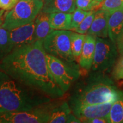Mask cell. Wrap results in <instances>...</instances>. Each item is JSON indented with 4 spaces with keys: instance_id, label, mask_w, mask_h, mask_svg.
<instances>
[{
    "instance_id": "1",
    "label": "cell",
    "mask_w": 123,
    "mask_h": 123,
    "mask_svg": "<svg viewBox=\"0 0 123 123\" xmlns=\"http://www.w3.org/2000/svg\"><path fill=\"white\" fill-rule=\"evenodd\" d=\"M0 70L51 99L64 96L51 73L43 41L37 40L10 52L0 61Z\"/></svg>"
},
{
    "instance_id": "2",
    "label": "cell",
    "mask_w": 123,
    "mask_h": 123,
    "mask_svg": "<svg viewBox=\"0 0 123 123\" xmlns=\"http://www.w3.org/2000/svg\"><path fill=\"white\" fill-rule=\"evenodd\" d=\"M51 100L0 70V113L28 111Z\"/></svg>"
},
{
    "instance_id": "3",
    "label": "cell",
    "mask_w": 123,
    "mask_h": 123,
    "mask_svg": "<svg viewBox=\"0 0 123 123\" xmlns=\"http://www.w3.org/2000/svg\"><path fill=\"white\" fill-rule=\"evenodd\" d=\"M122 91L105 73L94 72L87 80L76 86L71 95L68 104L71 107L114 102Z\"/></svg>"
},
{
    "instance_id": "4",
    "label": "cell",
    "mask_w": 123,
    "mask_h": 123,
    "mask_svg": "<svg viewBox=\"0 0 123 123\" xmlns=\"http://www.w3.org/2000/svg\"><path fill=\"white\" fill-rule=\"evenodd\" d=\"M43 2V0H19L5 13L2 27L10 30L34 21L42 10Z\"/></svg>"
},
{
    "instance_id": "5",
    "label": "cell",
    "mask_w": 123,
    "mask_h": 123,
    "mask_svg": "<svg viewBox=\"0 0 123 123\" xmlns=\"http://www.w3.org/2000/svg\"><path fill=\"white\" fill-rule=\"evenodd\" d=\"M49 68L60 88L64 93L80 76V70L76 62H68L62 61L46 53Z\"/></svg>"
},
{
    "instance_id": "6",
    "label": "cell",
    "mask_w": 123,
    "mask_h": 123,
    "mask_svg": "<svg viewBox=\"0 0 123 123\" xmlns=\"http://www.w3.org/2000/svg\"><path fill=\"white\" fill-rule=\"evenodd\" d=\"M71 31L54 30L43 40L46 53L62 61L76 62L71 50Z\"/></svg>"
},
{
    "instance_id": "7",
    "label": "cell",
    "mask_w": 123,
    "mask_h": 123,
    "mask_svg": "<svg viewBox=\"0 0 123 123\" xmlns=\"http://www.w3.org/2000/svg\"><path fill=\"white\" fill-rule=\"evenodd\" d=\"M116 44L109 38L96 37L94 58L91 67L93 72H110L117 59Z\"/></svg>"
},
{
    "instance_id": "8",
    "label": "cell",
    "mask_w": 123,
    "mask_h": 123,
    "mask_svg": "<svg viewBox=\"0 0 123 123\" xmlns=\"http://www.w3.org/2000/svg\"><path fill=\"white\" fill-rule=\"evenodd\" d=\"M56 103L50 102L31 110L0 113V123H47L50 112Z\"/></svg>"
},
{
    "instance_id": "9",
    "label": "cell",
    "mask_w": 123,
    "mask_h": 123,
    "mask_svg": "<svg viewBox=\"0 0 123 123\" xmlns=\"http://www.w3.org/2000/svg\"><path fill=\"white\" fill-rule=\"evenodd\" d=\"M9 38L11 51L24 45L36 41L35 35V22L9 30Z\"/></svg>"
},
{
    "instance_id": "10",
    "label": "cell",
    "mask_w": 123,
    "mask_h": 123,
    "mask_svg": "<svg viewBox=\"0 0 123 123\" xmlns=\"http://www.w3.org/2000/svg\"><path fill=\"white\" fill-rule=\"evenodd\" d=\"M113 102L88 104L71 107L72 113L79 118L81 122L84 120L99 117H108Z\"/></svg>"
},
{
    "instance_id": "11",
    "label": "cell",
    "mask_w": 123,
    "mask_h": 123,
    "mask_svg": "<svg viewBox=\"0 0 123 123\" xmlns=\"http://www.w3.org/2000/svg\"><path fill=\"white\" fill-rule=\"evenodd\" d=\"M110 12L100 8L96 11L94 19L87 34L96 37L108 38V18Z\"/></svg>"
},
{
    "instance_id": "12",
    "label": "cell",
    "mask_w": 123,
    "mask_h": 123,
    "mask_svg": "<svg viewBox=\"0 0 123 123\" xmlns=\"http://www.w3.org/2000/svg\"><path fill=\"white\" fill-rule=\"evenodd\" d=\"M96 37L86 34L81 54L78 62L79 66L86 71L91 70L94 58Z\"/></svg>"
},
{
    "instance_id": "13",
    "label": "cell",
    "mask_w": 123,
    "mask_h": 123,
    "mask_svg": "<svg viewBox=\"0 0 123 123\" xmlns=\"http://www.w3.org/2000/svg\"><path fill=\"white\" fill-rule=\"evenodd\" d=\"M76 0H44L42 11L47 13H72L76 9Z\"/></svg>"
},
{
    "instance_id": "14",
    "label": "cell",
    "mask_w": 123,
    "mask_h": 123,
    "mask_svg": "<svg viewBox=\"0 0 123 123\" xmlns=\"http://www.w3.org/2000/svg\"><path fill=\"white\" fill-rule=\"evenodd\" d=\"M123 30V6L110 13L108 18V38L115 44Z\"/></svg>"
},
{
    "instance_id": "15",
    "label": "cell",
    "mask_w": 123,
    "mask_h": 123,
    "mask_svg": "<svg viewBox=\"0 0 123 123\" xmlns=\"http://www.w3.org/2000/svg\"><path fill=\"white\" fill-rule=\"evenodd\" d=\"M35 35L36 41H43L54 30L50 25V13L41 10L34 20Z\"/></svg>"
},
{
    "instance_id": "16",
    "label": "cell",
    "mask_w": 123,
    "mask_h": 123,
    "mask_svg": "<svg viewBox=\"0 0 123 123\" xmlns=\"http://www.w3.org/2000/svg\"><path fill=\"white\" fill-rule=\"evenodd\" d=\"M72 113L68 103L62 101L56 103L50 112L49 123H65L69 115Z\"/></svg>"
},
{
    "instance_id": "17",
    "label": "cell",
    "mask_w": 123,
    "mask_h": 123,
    "mask_svg": "<svg viewBox=\"0 0 123 123\" xmlns=\"http://www.w3.org/2000/svg\"><path fill=\"white\" fill-rule=\"evenodd\" d=\"M72 13L55 12L50 14V25L54 30H71Z\"/></svg>"
},
{
    "instance_id": "18",
    "label": "cell",
    "mask_w": 123,
    "mask_h": 123,
    "mask_svg": "<svg viewBox=\"0 0 123 123\" xmlns=\"http://www.w3.org/2000/svg\"><path fill=\"white\" fill-rule=\"evenodd\" d=\"M109 117L110 123H123V91L112 104Z\"/></svg>"
},
{
    "instance_id": "19",
    "label": "cell",
    "mask_w": 123,
    "mask_h": 123,
    "mask_svg": "<svg viewBox=\"0 0 123 123\" xmlns=\"http://www.w3.org/2000/svg\"><path fill=\"white\" fill-rule=\"evenodd\" d=\"M86 34H82L76 32H72L70 34L71 50L74 58L76 61L79 59L84 44Z\"/></svg>"
},
{
    "instance_id": "20",
    "label": "cell",
    "mask_w": 123,
    "mask_h": 123,
    "mask_svg": "<svg viewBox=\"0 0 123 123\" xmlns=\"http://www.w3.org/2000/svg\"><path fill=\"white\" fill-rule=\"evenodd\" d=\"M11 52L9 30L0 26V61Z\"/></svg>"
},
{
    "instance_id": "21",
    "label": "cell",
    "mask_w": 123,
    "mask_h": 123,
    "mask_svg": "<svg viewBox=\"0 0 123 123\" xmlns=\"http://www.w3.org/2000/svg\"><path fill=\"white\" fill-rule=\"evenodd\" d=\"M91 12V11H85L82 9L76 7L74 11L72 13L71 25V30H75L79 26L83 20Z\"/></svg>"
},
{
    "instance_id": "22",
    "label": "cell",
    "mask_w": 123,
    "mask_h": 123,
    "mask_svg": "<svg viewBox=\"0 0 123 123\" xmlns=\"http://www.w3.org/2000/svg\"><path fill=\"white\" fill-rule=\"evenodd\" d=\"M96 10H92L90 12V13L88 15H87L85 18L83 20V21L80 23L79 26L75 29V30H74V31L76 33L82 34H86L90 29L92 22H93Z\"/></svg>"
},
{
    "instance_id": "23",
    "label": "cell",
    "mask_w": 123,
    "mask_h": 123,
    "mask_svg": "<svg viewBox=\"0 0 123 123\" xmlns=\"http://www.w3.org/2000/svg\"><path fill=\"white\" fill-rule=\"evenodd\" d=\"M102 3L96 2L93 0H76V7L85 11H92L101 8Z\"/></svg>"
},
{
    "instance_id": "24",
    "label": "cell",
    "mask_w": 123,
    "mask_h": 123,
    "mask_svg": "<svg viewBox=\"0 0 123 123\" xmlns=\"http://www.w3.org/2000/svg\"><path fill=\"white\" fill-rule=\"evenodd\" d=\"M112 76L116 80H123V54L117 58L112 69Z\"/></svg>"
},
{
    "instance_id": "25",
    "label": "cell",
    "mask_w": 123,
    "mask_h": 123,
    "mask_svg": "<svg viewBox=\"0 0 123 123\" xmlns=\"http://www.w3.org/2000/svg\"><path fill=\"white\" fill-rule=\"evenodd\" d=\"M123 6V0H104L101 8L110 13Z\"/></svg>"
},
{
    "instance_id": "26",
    "label": "cell",
    "mask_w": 123,
    "mask_h": 123,
    "mask_svg": "<svg viewBox=\"0 0 123 123\" xmlns=\"http://www.w3.org/2000/svg\"><path fill=\"white\" fill-rule=\"evenodd\" d=\"M19 0H0V9L4 10H11Z\"/></svg>"
},
{
    "instance_id": "27",
    "label": "cell",
    "mask_w": 123,
    "mask_h": 123,
    "mask_svg": "<svg viewBox=\"0 0 123 123\" xmlns=\"http://www.w3.org/2000/svg\"><path fill=\"white\" fill-rule=\"evenodd\" d=\"M82 123H110V117H99L84 120Z\"/></svg>"
},
{
    "instance_id": "28",
    "label": "cell",
    "mask_w": 123,
    "mask_h": 123,
    "mask_svg": "<svg viewBox=\"0 0 123 123\" xmlns=\"http://www.w3.org/2000/svg\"><path fill=\"white\" fill-rule=\"evenodd\" d=\"M117 50L120 54H123V30L117 37L115 42Z\"/></svg>"
},
{
    "instance_id": "29",
    "label": "cell",
    "mask_w": 123,
    "mask_h": 123,
    "mask_svg": "<svg viewBox=\"0 0 123 123\" xmlns=\"http://www.w3.org/2000/svg\"><path fill=\"white\" fill-rule=\"evenodd\" d=\"M66 123H81L79 118H78L74 114L71 113L67 118Z\"/></svg>"
},
{
    "instance_id": "30",
    "label": "cell",
    "mask_w": 123,
    "mask_h": 123,
    "mask_svg": "<svg viewBox=\"0 0 123 123\" xmlns=\"http://www.w3.org/2000/svg\"><path fill=\"white\" fill-rule=\"evenodd\" d=\"M3 21H4V18H3V17L2 16L0 17V26H2V25L3 24Z\"/></svg>"
},
{
    "instance_id": "31",
    "label": "cell",
    "mask_w": 123,
    "mask_h": 123,
    "mask_svg": "<svg viewBox=\"0 0 123 123\" xmlns=\"http://www.w3.org/2000/svg\"><path fill=\"white\" fill-rule=\"evenodd\" d=\"M4 11H5V10H4L0 9V17L3 16V14H4Z\"/></svg>"
},
{
    "instance_id": "32",
    "label": "cell",
    "mask_w": 123,
    "mask_h": 123,
    "mask_svg": "<svg viewBox=\"0 0 123 123\" xmlns=\"http://www.w3.org/2000/svg\"><path fill=\"white\" fill-rule=\"evenodd\" d=\"M93 1H95V2H98V3H102L104 0H93Z\"/></svg>"
},
{
    "instance_id": "33",
    "label": "cell",
    "mask_w": 123,
    "mask_h": 123,
    "mask_svg": "<svg viewBox=\"0 0 123 123\" xmlns=\"http://www.w3.org/2000/svg\"><path fill=\"white\" fill-rule=\"evenodd\" d=\"M43 1H44V0H43Z\"/></svg>"
}]
</instances>
